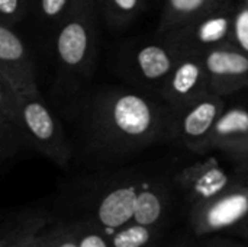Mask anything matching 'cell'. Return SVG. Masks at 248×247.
Segmentation results:
<instances>
[{"instance_id":"6da1fadb","label":"cell","mask_w":248,"mask_h":247,"mask_svg":"<svg viewBox=\"0 0 248 247\" xmlns=\"http://www.w3.org/2000/svg\"><path fill=\"white\" fill-rule=\"evenodd\" d=\"M73 153L112 163L171 140L174 112L157 95L135 87L89 89L73 116Z\"/></svg>"},{"instance_id":"7a4b0ae2","label":"cell","mask_w":248,"mask_h":247,"mask_svg":"<svg viewBox=\"0 0 248 247\" xmlns=\"http://www.w3.org/2000/svg\"><path fill=\"white\" fill-rule=\"evenodd\" d=\"M97 20L94 0H74L48 48L51 100L70 118L90 89L94 76L99 52Z\"/></svg>"},{"instance_id":"3957f363","label":"cell","mask_w":248,"mask_h":247,"mask_svg":"<svg viewBox=\"0 0 248 247\" xmlns=\"http://www.w3.org/2000/svg\"><path fill=\"white\" fill-rule=\"evenodd\" d=\"M182 52L164 33L121 45L113 55L115 73L131 87L160 95Z\"/></svg>"},{"instance_id":"277c9868","label":"cell","mask_w":248,"mask_h":247,"mask_svg":"<svg viewBox=\"0 0 248 247\" xmlns=\"http://www.w3.org/2000/svg\"><path fill=\"white\" fill-rule=\"evenodd\" d=\"M20 116L28 147L41 151L58 165L68 163L73 143L68 140L61 119L44 99L39 89L19 93Z\"/></svg>"},{"instance_id":"5b68a950","label":"cell","mask_w":248,"mask_h":247,"mask_svg":"<svg viewBox=\"0 0 248 247\" xmlns=\"http://www.w3.org/2000/svg\"><path fill=\"white\" fill-rule=\"evenodd\" d=\"M227 103L225 96L209 92L176 111L171 140L195 153L208 151L212 131Z\"/></svg>"},{"instance_id":"8992f818","label":"cell","mask_w":248,"mask_h":247,"mask_svg":"<svg viewBox=\"0 0 248 247\" xmlns=\"http://www.w3.org/2000/svg\"><path fill=\"white\" fill-rule=\"evenodd\" d=\"M237 3L232 0L211 9L189 23L164 35L183 54H203L205 51L230 42Z\"/></svg>"},{"instance_id":"52a82bcc","label":"cell","mask_w":248,"mask_h":247,"mask_svg":"<svg viewBox=\"0 0 248 247\" xmlns=\"http://www.w3.org/2000/svg\"><path fill=\"white\" fill-rule=\"evenodd\" d=\"M0 77L19 93L39 89L35 58L26 39L4 23H0Z\"/></svg>"},{"instance_id":"ba28073f","label":"cell","mask_w":248,"mask_h":247,"mask_svg":"<svg viewBox=\"0 0 248 247\" xmlns=\"http://www.w3.org/2000/svg\"><path fill=\"white\" fill-rule=\"evenodd\" d=\"M209 76L211 90L221 96H231L248 89V52L225 42L202 54Z\"/></svg>"},{"instance_id":"9c48e42d","label":"cell","mask_w":248,"mask_h":247,"mask_svg":"<svg viewBox=\"0 0 248 247\" xmlns=\"http://www.w3.org/2000/svg\"><path fill=\"white\" fill-rule=\"evenodd\" d=\"M209 92L212 90L202 54H183L158 96L176 112Z\"/></svg>"},{"instance_id":"30bf717a","label":"cell","mask_w":248,"mask_h":247,"mask_svg":"<svg viewBox=\"0 0 248 247\" xmlns=\"http://www.w3.org/2000/svg\"><path fill=\"white\" fill-rule=\"evenodd\" d=\"M25 147L28 143L20 116L19 92L0 77V154L10 157Z\"/></svg>"},{"instance_id":"8fae6325","label":"cell","mask_w":248,"mask_h":247,"mask_svg":"<svg viewBox=\"0 0 248 247\" xmlns=\"http://www.w3.org/2000/svg\"><path fill=\"white\" fill-rule=\"evenodd\" d=\"M248 143V100L227 103L211 135L209 150L227 151Z\"/></svg>"},{"instance_id":"7c38bea8","label":"cell","mask_w":248,"mask_h":247,"mask_svg":"<svg viewBox=\"0 0 248 247\" xmlns=\"http://www.w3.org/2000/svg\"><path fill=\"white\" fill-rule=\"evenodd\" d=\"M73 3L74 0H33L26 20L31 22L36 41L45 47V51H48L58 26L68 15Z\"/></svg>"},{"instance_id":"4fadbf2b","label":"cell","mask_w":248,"mask_h":247,"mask_svg":"<svg viewBox=\"0 0 248 247\" xmlns=\"http://www.w3.org/2000/svg\"><path fill=\"white\" fill-rule=\"evenodd\" d=\"M138 191L134 185L125 183L110 189L99 204L97 215L102 224L115 229L134 218Z\"/></svg>"},{"instance_id":"5bb4252c","label":"cell","mask_w":248,"mask_h":247,"mask_svg":"<svg viewBox=\"0 0 248 247\" xmlns=\"http://www.w3.org/2000/svg\"><path fill=\"white\" fill-rule=\"evenodd\" d=\"M179 182L189 186L196 197L208 199L224 194L230 185V176L217 163L206 162L186 169L179 176Z\"/></svg>"},{"instance_id":"9a60e30c","label":"cell","mask_w":248,"mask_h":247,"mask_svg":"<svg viewBox=\"0 0 248 247\" xmlns=\"http://www.w3.org/2000/svg\"><path fill=\"white\" fill-rule=\"evenodd\" d=\"M228 1L231 0H166L157 32L167 33L174 31L202 13Z\"/></svg>"},{"instance_id":"2e32d148","label":"cell","mask_w":248,"mask_h":247,"mask_svg":"<svg viewBox=\"0 0 248 247\" xmlns=\"http://www.w3.org/2000/svg\"><path fill=\"white\" fill-rule=\"evenodd\" d=\"M248 213V189H237L221 195L206 211V223L212 229L237 223Z\"/></svg>"},{"instance_id":"e0dca14e","label":"cell","mask_w":248,"mask_h":247,"mask_svg":"<svg viewBox=\"0 0 248 247\" xmlns=\"http://www.w3.org/2000/svg\"><path fill=\"white\" fill-rule=\"evenodd\" d=\"M148 0H94L99 19L110 29L126 28L147 6Z\"/></svg>"},{"instance_id":"ac0fdd59","label":"cell","mask_w":248,"mask_h":247,"mask_svg":"<svg viewBox=\"0 0 248 247\" xmlns=\"http://www.w3.org/2000/svg\"><path fill=\"white\" fill-rule=\"evenodd\" d=\"M161 213L163 204L160 195L153 189L140 191L135 204L134 220L141 226H151L161 217Z\"/></svg>"},{"instance_id":"d6986e66","label":"cell","mask_w":248,"mask_h":247,"mask_svg":"<svg viewBox=\"0 0 248 247\" xmlns=\"http://www.w3.org/2000/svg\"><path fill=\"white\" fill-rule=\"evenodd\" d=\"M32 4L33 0H0V23L16 28L29 17Z\"/></svg>"},{"instance_id":"ffe728a7","label":"cell","mask_w":248,"mask_h":247,"mask_svg":"<svg viewBox=\"0 0 248 247\" xmlns=\"http://www.w3.org/2000/svg\"><path fill=\"white\" fill-rule=\"evenodd\" d=\"M230 42L248 52V0L237 3Z\"/></svg>"},{"instance_id":"44dd1931","label":"cell","mask_w":248,"mask_h":247,"mask_svg":"<svg viewBox=\"0 0 248 247\" xmlns=\"http://www.w3.org/2000/svg\"><path fill=\"white\" fill-rule=\"evenodd\" d=\"M150 240V231L145 229V226H134L129 227L121 233H118L113 237V246L115 247H142Z\"/></svg>"},{"instance_id":"7402d4cb","label":"cell","mask_w":248,"mask_h":247,"mask_svg":"<svg viewBox=\"0 0 248 247\" xmlns=\"http://www.w3.org/2000/svg\"><path fill=\"white\" fill-rule=\"evenodd\" d=\"M224 153H227V154L231 156L234 160H237V162L240 163L241 167L248 169V143L241 144V146H238V147H234V148H230V150H227V151H224Z\"/></svg>"},{"instance_id":"603a6c76","label":"cell","mask_w":248,"mask_h":247,"mask_svg":"<svg viewBox=\"0 0 248 247\" xmlns=\"http://www.w3.org/2000/svg\"><path fill=\"white\" fill-rule=\"evenodd\" d=\"M78 247H108L105 240L100 237V236H96V234H90L87 237H84L80 243Z\"/></svg>"},{"instance_id":"cb8c5ba5","label":"cell","mask_w":248,"mask_h":247,"mask_svg":"<svg viewBox=\"0 0 248 247\" xmlns=\"http://www.w3.org/2000/svg\"><path fill=\"white\" fill-rule=\"evenodd\" d=\"M60 247H77L74 243H64V245H61Z\"/></svg>"}]
</instances>
